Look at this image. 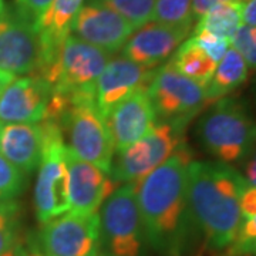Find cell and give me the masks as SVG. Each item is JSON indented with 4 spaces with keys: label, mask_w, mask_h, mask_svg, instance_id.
<instances>
[{
    "label": "cell",
    "mask_w": 256,
    "mask_h": 256,
    "mask_svg": "<svg viewBox=\"0 0 256 256\" xmlns=\"http://www.w3.org/2000/svg\"><path fill=\"white\" fill-rule=\"evenodd\" d=\"M191 148L182 142L164 164L137 182V202L148 246L160 255L185 252L198 229L188 206L186 170Z\"/></svg>",
    "instance_id": "1"
},
{
    "label": "cell",
    "mask_w": 256,
    "mask_h": 256,
    "mask_svg": "<svg viewBox=\"0 0 256 256\" xmlns=\"http://www.w3.org/2000/svg\"><path fill=\"white\" fill-rule=\"evenodd\" d=\"M249 184L229 164L192 161L186 170V196L194 224L206 246L226 252L242 224L240 196Z\"/></svg>",
    "instance_id": "2"
},
{
    "label": "cell",
    "mask_w": 256,
    "mask_h": 256,
    "mask_svg": "<svg viewBox=\"0 0 256 256\" xmlns=\"http://www.w3.org/2000/svg\"><path fill=\"white\" fill-rule=\"evenodd\" d=\"M196 138L220 162H242L255 142L256 122L238 101L220 98L200 118Z\"/></svg>",
    "instance_id": "3"
},
{
    "label": "cell",
    "mask_w": 256,
    "mask_h": 256,
    "mask_svg": "<svg viewBox=\"0 0 256 256\" xmlns=\"http://www.w3.org/2000/svg\"><path fill=\"white\" fill-rule=\"evenodd\" d=\"M111 54L73 34L64 40L56 64L40 76L72 102L96 101V86Z\"/></svg>",
    "instance_id": "4"
},
{
    "label": "cell",
    "mask_w": 256,
    "mask_h": 256,
    "mask_svg": "<svg viewBox=\"0 0 256 256\" xmlns=\"http://www.w3.org/2000/svg\"><path fill=\"white\" fill-rule=\"evenodd\" d=\"M38 124L43 132V148L33 200L37 220L44 224L70 210L68 168L66 162L67 146L60 124L50 118Z\"/></svg>",
    "instance_id": "5"
},
{
    "label": "cell",
    "mask_w": 256,
    "mask_h": 256,
    "mask_svg": "<svg viewBox=\"0 0 256 256\" xmlns=\"http://www.w3.org/2000/svg\"><path fill=\"white\" fill-rule=\"evenodd\" d=\"M137 182L124 184L100 208V250L107 256H146V239L137 202Z\"/></svg>",
    "instance_id": "6"
},
{
    "label": "cell",
    "mask_w": 256,
    "mask_h": 256,
    "mask_svg": "<svg viewBox=\"0 0 256 256\" xmlns=\"http://www.w3.org/2000/svg\"><path fill=\"white\" fill-rule=\"evenodd\" d=\"M57 122L62 127L66 146L74 156L110 174L116 150L96 101L70 102Z\"/></svg>",
    "instance_id": "7"
},
{
    "label": "cell",
    "mask_w": 256,
    "mask_h": 256,
    "mask_svg": "<svg viewBox=\"0 0 256 256\" xmlns=\"http://www.w3.org/2000/svg\"><path fill=\"white\" fill-rule=\"evenodd\" d=\"M146 94L156 122H171L186 127L206 106V88L175 70L172 64L158 66Z\"/></svg>",
    "instance_id": "8"
},
{
    "label": "cell",
    "mask_w": 256,
    "mask_h": 256,
    "mask_svg": "<svg viewBox=\"0 0 256 256\" xmlns=\"http://www.w3.org/2000/svg\"><path fill=\"white\" fill-rule=\"evenodd\" d=\"M184 131L181 126L156 122L146 136L117 152L111 164V178L122 185L142 181L185 142Z\"/></svg>",
    "instance_id": "9"
},
{
    "label": "cell",
    "mask_w": 256,
    "mask_h": 256,
    "mask_svg": "<svg viewBox=\"0 0 256 256\" xmlns=\"http://www.w3.org/2000/svg\"><path fill=\"white\" fill-rule=\"evenodd\" d=\"M46 256H96L100 252V215L66 212L42 224L34 239Z\"/></svg>",
    "instance_id": "10"
},
{
    "label": "cell",
    "mask_w": 256,
    "mask_h": 256,
    "mask_svg": "<svg viewBox=\"0 0 256 256\" xmlns=\"http://www.w3.org/2000/svg\"><path fill=\"white\" fill-rule=\"evenodd\" d=\"M42 50L36 28L8 9L0 18V70L13 76L34 74Z\"/></svg>",
    "instance_id": "11"
},
{
    "label": "cell",
    "mask_w": 256,
    "mask_h": 256,
    "mask_svg": "<svg viewBox=\"0 0 256 256\" xmlns=\"http://www.w3.org/2000/svg\"><path fill=\"white\" fill-rule=\"evenodd\" d=\"M134 30L117 12L96 0H86L74 18L70 34L112 54L124 47Z\"/></svg>",
    "instance_id": "12"
},
{
    "label": "cell",
    "mask_w": 256,
    "mask_h": 256,
    "mask_svg": "<svg viewBox=\"0 0 256 256\" xmlns=\"http://www.w3.org/2000/svg\"><path fill=\"white\" fill-rule=\"evenodd\" d=\"M50 97L52 86L40 76H16L0 96V122H42L46 117Z\"/></svg>",
    "instance_id": "13"
},
{
    "label": "cell",
    "mask_w": 256,
    "mask_h": 256,
    "mask_svg": "<svg viewBox=\"0 0 256 256\" xmlns=\"http://www.w3.org/2000/svg\"><path fill=\"white\" fill-rule=\"evenodd\" d=\"M68 168L70 210L82 215L97 214L106 200L120 188V184L98 166L80 160L68 150L66 152Z\"/></svg>",
    "instance_id": "14"
},
{
    "label": "cell",
    "mask_w": 256,
    "mask_h": 256,
    "mask_svg": "<svg viewBox=\"0 0 256 256\" xmlns=\"http://www.w3.org/2000/svg\"><path fill=\"white\" fill-rule=\"evenodd\" d=\"M156 68L134 63L124 56L111 57L96 86V107L101 117L106 120L120 101L132 92L146 90Z\"/></svg>",
    "instance_id": "15"
},
{
    "label": "cell",
    "mask_w": 256,
    "mask_h": 256,
    "mask_svg": "<svg viewBox=\"0 0 256 256\" xmlns=\"http://www.w3.org/2000/svg\"><path fill=\"white\" fill-rule=\"evenodd\" d=\"M192 24L170 26L148 22L128 37L122 50L124 57L134 63L156 68L168 60L185 42Z\"/></svg>",
    "instance_id": "16"
},
{
    "label": "cell",
    "mask_w": 256,
    "mask_h": 256,
    "mask_svg": "<svg viewBox=\"0 0 256 256\" xmlns=\"http://www.w3.org/2000/svg\"><path fill=\"white\" fill-rule=\"evenodd\" d=\"M156 122V114L146 90H138L120 101L106 117V124L117 152L146 136Z\"/></svg>",
    "instance_id": "17"
},
{
    "label": "cell",
    "mask_w": 256,
    "mask_h": 256,
    "mask_svg": "<svg viewBox=\"0 0 256 256\" xmlns=\"http://www.w3.org/2000/svg\"><path fill=\"white\" fill-rule=\"evenodd\" d=\"M84 0H54L43 18L34 26L40 40V67L34 74H42L57 62L64 40L72 33V24Z\"/></svg>",
    "instance_id": "18"
},
{
    "label": "cell",
    "mask_w": 256,
    "mask_h": 256,
    "mask_svg": "<svg viewBox=\"0 0 256 256\" xmlns=\"http://www.w3.org/2000/svg\"><path fill=\"white\" fill-rule=\"evenodd\" d=\"M43 132L40 124L0 122V154L24 175H30L42 160Z\"/></svg>",
    "instance_id": "19"
},
{
    "label": "cell",
    "mask_w": 256,
    "mask_h": 256,
    "mask_svg": "<svg viewBox=\"0 0 256 256\" xmlns=\"http://www.w3.org/2000/svg\"><path fill=\"white\" fill-rule=\"evenodd\" d=\"M248 66L244 57L230 46L222 57L216 70L206 86V98L210 101H218L228 96L242 86L248 77Z\"/></svg>",
    "instance_id": "20"
},
{
    "label": "cell",
    "mask_w": 256,
    "mask_h": 256,
    "mask_svg": "<svg viewBox=\"0 0 256 256\" xmlns=\"http://www.w3.org/2000/svg\"><path fill=\"white\" fill-rule=\"evenodd\" d=\"M170 63L174 66L176 72L201 84L205 88L210 84V78L218 66V63H215L210 56L196 44L194 37L185 40L182 44L176 48Z\"/></svg>",
    "instance_id": "21"
},
{
    "label": "cell",
    "mask_w": 256,
    "mask_h": 256,
    "mask_svg": "<svg viewBox=\"0 0 256 256\" xmlns=\"http://www.w3.org/2000/svg\"><path fill=\"white\" fill-rule=\"evenodd\" d=\"M242 8L244 3L238 0L220 2L196 22L192 34L198 32H208L230 42L242 24Z\"/></svg>",
    "instance_id": "22"
},
{
    "label": "cell",
    "mask_w": 256,
    "mask_h": 256,
    "mask_svg": "<svg viewBox=\"0 0 256 256\" xmlns=\"http://www.w3.org/2000/svg\"><path fill=\"white\" fill-rule=\"evenodd\" d=\"M22 229V208L16 200L0 201V256L18 245Z\"/></svg>",
    "instance_id": "23"
},
{
    "label": "cell",
    "mask_w": 256,
    "mask_h": 256,
    "mask_svg": "<svg viewBox=\"0 0 256 256\" xmlns=\"http://www.w3.org/2000/svg\"><path fill=\"white\" fill-rule=\"evenodd\" d=\"M117 12L137 30L151 22L156 0H96Z\"/></svg>",
    "instance_id": "24"
},
{
    "label": "cell",
    "mask_w": 256,
    "mask_h": 256,
    "mask_svg": "<svg viewBox=\"0 0 256 256\" xmlns=\"http://www.w3.org/2000/svg\"><path fill=\"white\" fill-rule=\"evenodd\" d=\"M191 3L192 0H156L151 22L170 26L194 24Z\"/></svg>",
    "instance_id": "25"
},
{
    "label": "cell",
    "mask_w": 256,
    "mask_h": 256,
    "mask_svg": "<svg viewBox=\"0 0 256 256\" xmlns=\"http://www.w3.org/2000/svg\"><path fill=\"white\" fill-rule=\"evenodd\" d=\"M28 186V178L0 154V201L18 198Z\"/></svg>",
    "instance_id": "26"
},
{
    "label": "cell",
    "mask_w": 256,
    "mask_h": 256,
    "mask_svg": "<svg viewBox=\"0 0 256 256\" xmlns=\"http://www.w3.org/2000/svg\"><path fill=\"white\" fill-rule=\"evenodd\" d=\"M256 254V216L250 220H242L238 235L230 245L228 256H249Z\"/></svg>",
    "instance_id": "27"
},
{
    "label": "cell",
    "mask_w": 256,
    "mask_h": 256,
    "mask_svg": "<svg viewBox=\"0 0 256 256\" xmlns=\"http://www.w3.org/2000/svg\"><path fill=\"white\" fill-rule=\"evenodd\" d=\"M230 46L244 57L248 68L256 70V28L240 24L230 40Z\"/></svg>",
    "instance_id": "28"
},
{
    "label": "cell",
    "mask_w": 256,
    "mask_h": 256,
    "mask_svg": "<svg viewBox=\"0 0 256 256\" xmlns=\"http://www.w3.org/2000/svg\"><path fill=\"white\" fill-rule=\"evenodd\" d=\"M192 37L196 42V44L201 47L202 50L210 56L215 63H220L222 57L225 56V53L228 52V48L230 47L229 40L224 38V37L215 36V34L208 33V32L194 33Z\"/></svg>",
    "instance_id": "29"
},
{
    "label": "cell",
    "mask_w": 256,
    "mask_h": 256,
    "mask_svg": "<svg viewBox=\"0 0 256 256\" xmlns=\"http://www.w3.org/2000/svg\"><path fill=\"white\" fill-rule=\"evenodd\" d=\"M54 0H14L13 10L23 20L36 26Z\"/></svg>",
    "instance_id": "30"
},
{
    "label": "cell",
    "mask_w": 256,
    "mask_h": 256,
    "mask_svg": "<svg viewBox=\"0 0 256 256\" xmlns=\"http://www.w3.org/2000/svg\"><path fill=\"white\" fill-rule=\"evenodd\" d=\"M240 214L242 220H250L256 216V186L248 185L240 196Z\"/></svg>",
    "instance_id": "31"
},
{
    "label": "cell",
    "mask_w": 256,
    "mask_h": 256,
    "mask_svg": "<svg viewBox=\"0 0 256 256\" xmlns=\"http://www.w3.org/2000/svg\"><path fill=\"white\" fill-rule=\"evenodd\" d=\"M240 164L244 165V178L246 180V182L256 186V140Z\"/></svg>",
    "instance_id": "32"
},
{
    "label": "cell",
    "mask_w": 256,
    "mask_h": 256,
    "mask_svg": "<svg viewBox=\"0 0 256 256\" xmlns=\"http://www.w3.org/2000/svg\"><path fill=\"white\" fill-rule=\"evenodd\" d=\"M224 0H192L191 3V16L194 22H198L202 16H205L214 6Z\"/></svg>",
    "instance_id": "33"
},
{
    "label": "cell",
    "mask_w": 256,
    "mask_h": 256,
    "mask_svg": "<svg viewBox=\"0 0 256 256\" xmlns=\"http://www.w3.org/2000/svg\"><path fill=\"white\" fill-rule=\"evenodd\" d=\"M242 24L256 28V0H248L242 8Z\"/></svg>",
    "instance_id": "34"
},
{
    "label": "cell",
    "mask_w": 256,
    "mask_h": 256,
    "mask_svg": "<svg viewBox=\"0 0 256 256\" xmlns=\"http://www.w3.org/2000/svg\"><path fill=\"white\" fill-rule=\"evenodd\" d=\"M14 77H16V76H13V74L6 73V72H2V70H0V96H2L3 90L6 88V86H8V84H9Z\"/></svg>",
    "instance_id": "35"
},
{
    "label": "cell",
    "mask_w": 256,
    "mask_h": 256,
    "mask_svg": "<svg viewBox=\"0 0 256 256\" xmlns=\"http://www.w3.org/2000/svg\"><path fill=\"white\" fill-rule=\"evenodd\" d=\"M24 250H26V246L20 242L18 245L12 248L10 250H8L6 254H3L2 256H24Z\"/></svg>",
    "instance_id": "36"
},
{
    "label": "cell",
    "mask_w": 256,
    "mask_h": 256,
    "mask_svg": "<svg viewBox=\"0 0 256 256\" xmlns=\"http://www.w3.org/2000/svg\"><path fill=\"white\" fill-rule=\"evenodd\" d=\"M6 10H8V8H6V3H4V0H0V18L6 13Z\"/></svg>",
    "instance_id": "37"
},
{
    "label": "cell",
    "mask_w": 256,
    "mask_h": 256,
    "mask_svg": "<svg viewBox=\"0 0 256 256\" xmlns=\"http://www.w3.org/2000/svg\"><path fill=\"white\" fill-rule=\"evenodd\" d=\"M96 256H107V255H104V254H102V252H101V250H100V252H98V254H97V255H96Z\"/></svg>",
    "instance_id": "38"
},
{
    "label": "cell",
    "mask_w": 256,
    "mask_h": 256,
    "mask_svg": "<svg viewBox=\"0 0 256 256\" xmlns=\"http://www.w3.org/2000/svg\"><path fill=\"white\" fill-rule=\"evenodd\" d=\"M238 2H244V0H238Z\"/></svg>",
    "instance_id": "39"
},
{
    "label": "cell",
    "mask_w": 256,
    "mask_h": 256,
    "mask_svg": "<svg viewBox=\"0 0 256 256\" xmlns=\"http://www.w3.org/2000/svg\"><path fill=\"white\" fill-rule=\"evenodd\" d=\"M254 256H256V254H255V255H254Z\"/></svg>",
    "instance_id": "40"
}]
</instances>
